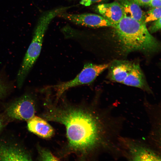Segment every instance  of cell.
Here are the masks:
<instances>
[{"mask_svg": "<svg viewBox=\"0 0 161 161\" xmlns=\"http://www.w3.org/2000/svg\"><path fill=\"white\" fill-rule=\"evenodd\" d=\"M95 104L87 109L66 103L60 106L49 105L43 117L65 126L72 152L82 157L106 153L116 159L125 118L114 115V106L101 108Z\"/></svg>", "mask_w": 161, "mask_h": 161, "instance_id": "6da1fadb", "label": "cell"}, {"mask_svg": "<svg viewBox=\"0 0 161 161\" xmlns=\"http://www.w3.org/2000/svg\"><path fill=\"white\" fill-rule=\"evenodd\" d=\"M114 28L117 39L113 53L115 57H123L134 51L150 55L160 49L158 42L145 23L125 16Z\"/></svg>", "mask_w": 161, "mask_h": 161, "instance_id": "7a4b0ae2", "label": "cell"}, {"mask_svg": "<svg viewBox=\"0 0 161 161\" xmlns=\"http://www.w3.org/2000/svg\"><path fill=\"white\" fill-rule=\"evenodd\" d=\"M52 20V16L46 13H41L38 20L32 41L17 75V82L19 88L22 87L27 75L40 53L44 36Z\"/></svg>", "mask_w": 161, "mask_h": 161, "instance_id": "3957f363", "label": "cell"}, {"mask_svg": "<svg viewBox=\"0 0 161 161\" xmlns=\"http://www.w3.org/2000/svg\"><path fill=\"white\" fill-rule=\"evenodd\" d=\"M121 157L129 161H160L161 151L147 141L122 136L118 140Z\"/></svg>", "mask_w": 161, "mask_h": 161, "instance_id": "277c9868", "label": "cell"}, {"mask_svg": "<svg viewBox=\"0 0 161 161\" xmlns=\"http://www.w3.org/2000/svg\"><path fill=\"white\" fill-rule=\"evenodd\" d=\"M109 63L100 64H86L82 71L74 78L53 86L56 92V100H58L64 92L70 88L92 83L109 67Z\"/></svg>", "mask_w": 161, "mask_h": 161, "instance_id": "5b68a950", "label": "cell"}, {"mask_svg": "<svg viewBox=\"0 0 161 161\" xmlns=\"http://www.w3.org/2000/svg\"><path fill=\"white\" fill-rule=\"evenodd\" d=\"M35 101L30 95H24L12 102L7 108L6 114L10 118L28 120L35 116Z\"/></svg>", "mask_w": 161, "mask_h": 161, "instance_id": "8992f818", "label": "cell"}, {"mask_svg": "<svg viewBox=\"0 0 161 161\" xmlns=\"http://www.w3.org/2000/svg\"><path fill=\"white\" fill-rule=\"evenodd\" d=\"M144 107L151 124L147 141L157 150L161 151V106L145 101Z\"/></svg>", "mask_w": 161, "mask_h": 161, "instance_id": "52a82bcc", "label": "cell"}, {"mask_svg": "<svg viewBox=\"0 0 161 161\" xmlns=\"http://www.w3.org/2000/svg\"><path fill=\"white\" fill-rule=\"evenodd\" d=\"M61 18L74 24L89 27H112L114 25L101 16L94 13H69L66 11L59 14Z\"/></svg>", "mask_w": 161, "mask_h": 161, "instance_id": "ba28073f", "label": "cell"}, {"mask_svg": "<svg viewBox=\"0 0 161 161\" xmlns=\"http://www.w3.org/2000/svg\"><path fill=\"white\" fill-rule=\"evenodd\" d=\"M30 154L22 147L0 140V161H31Z\"/></svg>", "mask_w": 161, "mask_h": 161, "instance_id": "9c48e42d", "label": "cell"}, {"mask_svg": "<svg viewBox=\"0 0 161 161\" xmlns=\"http://www.w3.org/2000/svg\"><path fill=\"white\" fill-rule=\"evenodd\" d=\"M94 8L114 27L125 16L123 9L118 1L99 4Z\"/></svg>", "mask_w": 161, "mask_h": 161, "instance_id": "30bf717a", "label": "cell"}, {"mask_svg": "<svg viewBox=\"0 0 161 161\" xmlns=\"http://www.w3.org/2000/svg\"><path fill=\"white\" fill-rule=\"evenodd\" d=\"M27 128L31 132L44 138H49L54 134L52 126L44 119L34 116L27 120Z\"/></svg>", "mask_w": 161, "mask_h": 161, "instance_id": "8fae6325", "label": "cell"}, {"mask_svg": "<svg viewBox=\"0 0 161 161\" xmlns=\"http://www.w3.org/2000/svg\"><path fill=\"white\" fill-rule=\"evenodd\" d=\"M118 2L123 9L125 16L145 23L146 14L141 9L140 6L134 0H118Z\"/></svg>", "mask_w": 161, "mask_h": 161, "instance_id": "7c38bea8", "label": "cell"}, {"mask_svg": "<svg viewBox=\"0 0 161 161\" xmlns=\"http://www.w3.org/2000/svg\"><path fill=\"white\" fill-rule=\"evenodd\" d=\"M161 7L152 8L145 15V23L154 21L161 18Z\"/></svg>", "mask_w": 161, "mask_h": 161, "instance_id": "4fadbf2b", "label": "cell"}, {"mask_svg": "<svg viewBox=\"0 0 161 161\" xmlns=\"http://www.w3.org/2000/svg\"><path fill=\"white\" fill-rule=\"evenodd\" d=\"M38 151L40 159L42 160L57 161L59 160L58 158L54 156L51 152L48 150L39 148Z\"/></svg>", "mask_w": 161, "mask_h": 161, "instance_id": "5bb4252c", "label": "cell"}, {"mask_svg": "<svg viewBox=\"0 0 161 161\" xmlns=\"http://www.w3.org/2000/svg\"><path fill=\"white\" fill-rule=\"evenodd\" d=\"M10 87L7 83L0 76V98L4 97L8 93Z\"/></svg>", "mask_w": 161, "mask_h": 161, "instance_id": "9a60e30c", "label": "cell"}, {"mask_svg": "<svg viewBox=\"0 0 161 161\" xmlns=\"http://www.w3.org/2000/svg\"><path fill=\"white\" fill-rule=\"evenodd\" d=\"M161 28V18L154 21L149 27L148 30L150 33H153L157 32Z\"/></svg>", "mask_w": 161, "mask_h": 161, "instance_id": "2e32d148", "label": "cell"}, {"mask_svg": "<svg viewBox=\"0 0 161 161\" xmlns=\"http://www.w3.org/2000/svg\"><path fill=\"white\" fill-rule=\"evenodd\" d=\"M81 5L85 6H89L92 4L102 2L106 0H78Z\"/></svg>", "mask_w": 161, "mask_h": 161, "instance_id": "e0dca14e", "label": "cell"}, {"mask_svg": "<svg viewBox=\"0 0 161 161\" xmlns=\"http://www.w3.org/2000/svg\"><path fill=\"white\" fill-rule=\"evenodd\" d=\"M161 0H151L148 5L152 8L161 7Z\"/></svg>", "mask_w": 161, "mask_h": 161, "instance_id": "ac0fdd59", "label": "cell"}, {"mask_svg": "<svg viewBox=\"0 0 161 161\" xmlns=\"http://www.w3.org/2000/svg\"><path fill=\"white\" fill-rule=\"evenodd\" d=\"M140 6L148 5L151 0H134Z\"/></svg>", "mask_w": 161, "mask_h": 161, "instance_id": "d6986e66", "label": "cell"}, {"mask_svg": "<svg viewBox=\"0 0 161 161\" xmlns=\"http://www.w3.org/2000/svg\"><path fill=\"white\" fill-rule=\"evenodd\" d=\"M4 126V123L2 119L0 117V132L2 130Z\"/></svg>", "mask_w": 161, "mask_h": 161, "instance_id": "ffe728a7", "label": "cell"}]
</instances>
